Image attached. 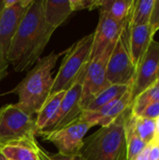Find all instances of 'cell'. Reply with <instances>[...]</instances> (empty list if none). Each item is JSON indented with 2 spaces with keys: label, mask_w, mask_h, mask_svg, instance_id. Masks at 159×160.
Returning a JSON list of instances; mask_svg holds the SVG:
<instances>
[{
  "label": "cell",
  "mask_w": 159,
  "mask_h": 160,
  "mask_svg": "<svg viewBox=\"0 0 159 160\" xmlns=\"http://www.w3.org/2000/svg\"><path fill=\"white\" fill-rule=\"evenodd\" d=\"M54 31L44 18L42 0H33L11 41L8 64L17 72L30 69L40 58Z\"/></svg>",
  "instance_id": "1"
},
{
  "label": "cell",
  "mask_w": 159,
  "mask_h": 160,
  "mask_svg": "<svg viewBox=\"0 0 159 160\" xmlns=\"http://www.w3.org/2000/svg\"><path fill=\"white\" fill-rule=\"evenodd\" d=\"M62 54L64 52L61 53L52 52L39 58L29 69L26 76L13 88L10 93L18 96V101L15 105L19 109L30 115L37 112L51 94L53 83L52 71Z\"/></svg>",
  "instance_id": "2"
},
{
  "label": "cell",
  "mask_w": 159,
  "mask_h": 160,
  "mask_svg": "<svg viewBox=\"0 0 159 160\" xmlns=\"http://www.w3.org/2000/svg\"><path fill=\"white\" fill-rule=\"evenodd\" d=\"M131 106L112 123L83 140L81 155L86 160H118L126 150L125 125Z\"/></svg>",
  "instance_id": "3"
},
{
  "label": "cell",
  "mask_w": 159,
  "mask_h": 160,
  "mask_svg": "<svg viewBox=\"0 0 159 160\" xmlns=\"http://www.w3.org/2000/svg\"><path fill=\"white\" fill-rule=\"evenodd\" d=\"M93 33L82 37L64 52L60 68L53 77L51 94L67 91L76 82L82 81L83 72L90 61Z\"/></svg>",
  "instance_id": "4"
},
{
  "label": "cell",
  "mask_w": 159,
  "mask_h": 160,
  "mask_svg": "<svg viewBox=\"0 0 159 160\" xmlns=\"http://www.w3.org/2000/svg\"><path fill=\"white\" fill-rule=\"evenodd\" d=\"M129 29L130 14L124 22L107 64V80L110 84L130 85L134 81L136 68L129 52Z\"/></svg>",
  "instance_id": "5"
},
{
  "label": "cell",
  "mask_w": 159,
  "mask_h": 160,
  "mask_svg": "<svg viewBox=\"0 0 159 160\" xmlns=\"http://www.w3.org/2000/svg\"><path fill=\"white\" fill-rule=\"evenodd\" d=\"M0 109V146L36 137L37 129L33 115L15 104H7Z\"/></svg>",
  "instance_id": "6"
},
{
  "label": "cell",
  "mask_w": 159,
  "mask_h": 160,
  "mask_svg": "<svg viewBox=\"0 0 159 160\" xmlns=\"http://www.w3.org/2000/svg\"><path fill=\"white\" fill-rule=\"evenodd\" d=\"M115 42L110 45L102 53L90 60L83 72L81 98L82 110L95 96L111 85L107 80V64Z\"/></svg>",
  "instance_id": "7"
},
{
  "label": "cell",
  "mask_w": 159,
  "mask_h": 160,
  "mask_svg": "<svg viewBox=\"0 0 159 160\" xmlns=\"http://www.w3.org/2000/svg\"><path fill=\"white\" fill-rule=\"evenodd\" d=\"M92 128L93 126L91 124L78 119L55 132L42 134L39 136L52 142L58 150V154L64 156H74L81 154L84 136Z\"/></svg>",
  "instance_id": "8"
},
{
  "label": "cell",
  "mask_w": 159,
  "mask_h": 160,
  "mask_svg": "<svg viewBox=\"0 0 159 160\" xmlns=\"http://www.w3.org/2000/svg\"><path fill=\"white\" fill-rule=\"evenodd\" d=\"M81 98L82 81H78L66 91L58 112L52 118V120L44 129L38 131L37 135L39 136L42 134L55 132L78 120L82 113Z\"/></svg>",
  "instance_id": "9"
},
{
  "label": "cell",
  "mask_w": 159,
  "mask_h": 160,
  "mask_svg": "<svg viewBox=\"0 0 159 160\" xmlns=\"http://www.w3.org/2000/svg\"><path fill=\"white\" fill-rule=\"evenodd\" d=\"M33 0H4L0 13V49L7 59L11 41Z\"/></svg>",
  "instance_id": "10"
},
{
  "label": "cell",
  "mask_w": 159,
  "mask_h": 160,
  "mask_svg": "<svg viewBox=\"0 0 159 160\" xmlns=\"http://www.w3.org/2000/svg\"><path fill=\"white\" fill-rule=\"evenodd\" d=\"M158 69L159 41L153 39L136 70V75L131 84L132 99L137 98L157 82Z\"/></svg>",
  "instance_id": "11"
},
{
  "label": "cell",
  "mask_w": 159,
  "mask_h": 160,
  "mask_svg": "<svg viewBox=\"0 0 159 160\" xmlns=\"http://www.w3.org/2000/svg\"><path fill=\"white\" fill-rule=\"evenodd\" d=\"M132 93L130 88L121 97L106 104L99 110L92 112H84L80 116V120L91 124L93 127H105L112 123L132 104Z\"/></svg>",
  "instance_id": "12"
},
{
  "label": "cell",
  "mask_w": 159,
  "mask_h": 160,
  "mask_svg": "<svg viewBox=\"0 0 159 160\" xmlns=\"http://www.w3.org/2000/svg\"><path fill=\"white\" fill-rule=\"evenodd\" d=\"M124 22L115 21L107 14L99 11L98 22L95 32H93L90 60L102 53L110 45L117 40L122 31Z\"/></svg>",
  "instance_id": "13"
},
{
  "label": "cell",
  "mask_w": 159,
  "mask_h": 160,
  "mask_svg": "<svg viewBox=\"0 0 159 160\" xmlns=\"http://www.w3.org/2000/svg\"><path fill=\"white\" fill-rule=\"evenodd\" d=\"M154 34L149 24L131 26L129 29V52L132 63L137 70L150 42L154 39Z\"/></svg>",
  "instance_id": "14"
},
{
  "label": "cell",
  "mask_w": 159,
  "mask_h": 160,
  "mask_svg": "<svg viewBox=\"0 0 159 160\" xmlns=\"http://www.w3.org/2000/svg\"><path fill=\"white\" fill-rule=\"evenodd\" d=\"M42 7L46 22L55 30L74 12L70 0H42Z\"/></svg>",
  "instance_id": "15"
},
{
  "label": "cell",
  "mask_w": 159,
  "mask_h": 160,
  "mask_svg": "<svg viewBox=\"0 0 159 160\" xmlns=\"http://www.w3.org/2000/svg\"><path fill=\"white\" fill-rule=\"evenodd\" d=\"M36 137L0 146L2 154L8 160H38L33 142Z\"/></svg>",
  "instance_id": "16"
},
{
  "label": "cell",
  "mask_w": 159,
  "mask_h": 160,
  "mask_svg": "<svg viewBox=\"0 0 159 160\" xmlns=\"http://www.w3.org/2000/svg\"><path fill=\"white\" fill-rule=\"evenodd\" d=\"M65 93L66 91H61L50 95L43 105L40 107V109L37 111V112L36 113L37 117L35 119L37 132L44 129L55 116L63 100Z\"/></svg>",
  "instance_id": "17"
},
{
  "label": "cell",
  "mask_w": 159,
  "mask_h": 160,
  "mask_svg": "<svg viewBox=\"0 0 159 160\" xmlns=\"http://www.w3.org/2000/svg\"><path fill=\"white\" fill-rule=\"evenodd\" d=\"M130 85H124V84H111L106 89L98 93L95 96L90 102L83 108L82 112H92L99 110L106 104L112 102V100L118 98L122 95H124L129 88Z\"/></svg>",
  "instance_id": "18"
},
{
  "label": "cell",
  "mask_w": 159,
  "mask_h": 160,
  "mask_svg": "<svg viewBox=\"0 0 159 160\" xmlns=\"http://www.w3.org/2000/svg\"><path fill=\"white\" fill-rule=\"evenodd\" d=\"M135 0H100L99 11L112 19L124 22L130 14Z\"/></svg>",
  "instance_id": "19"
},
{
  "label": "cell",
  "mask_w": 159,
  "mask_h": 160,
  "mask_svg": "<svg viewBox=\"0 0 159 160\" xmlns=\"http://www.w3.org/2000/svg\"><path fill=\"white\" fill-rule=\"evenodd\" d=\"M125 135H126V149H127V159L134 160L136 157L147 146L140 137L137 135L131 116V111L127 117L125 125Z\"/></svg>",
  "instance_id": "20"
},
{
  "label": "cell",
  "mask_w": 159,
  "mask_h": 160,
  "mask_svg": "<svg viewBox=\"0 0 159 160\" xmlns=\"http://www.w3.org/2000/svg\"><path fill=\"white\" fill-rule=\"evenodd\" d=\"M154 3L155 0L134 1L130 12V25L138 26V25L149 24Z\"/></svg>",
  "instance_id": "21"
},
{
  "label": "cell",
  "mask_w": 159,
  "mask_h": 160,
  "mask_svg": "<svg viewBox=\"0 0 159 160\" xmlns=\"http://www.w3.org/2000/svg\"><path fill=\"white\" fill-rule=\"evenodd\" d=\"M132 122L134 126V129L140 139L149 144L156 137L157 133V120H152L141 116H135L132 114Z\"/></svg>",
  "instance_id": "22"
},
{
  "label": "cell",
  "mask_w": 159,
  "mask_h": 160,
  "mask_svg": "<svg viewBox=\"0 0 159 160\" xmlns=\"http://www.w3.org/2000/svg\"><path fill=\"white\" fill-rule=\"evenodd\" d=\"M73 11L88 9L92 10L99 8L100 0H70Z\"/></svg>",
  "instance_id": "23"
},
{
  "label": "cell",
  "mask_w": 159,
  "mask_h": 160,
  "mask_svg": "<svg viewBox=\"0 0 159 160\" xmlns=\"http://www.w3.org/2000/svg\"><path fill=\"white\" fill-rule=\"evenodd\" d=\"M138 116L152 120H157L159 118V101H154L147 105Z\"/></svg>",
  "instance_id": "24"
},
{
  "label": "cell",
  "mask_w": 159,
  "mask_h": 160,
  "mask_svg": "<svg viewBox=\"0 0 159 160\" xmlns=\"http://www.w3.org/2000/svg\"><path fill=\"white\" fill-rule=\"evenodd\" d=\"M149 25L154 35L157 32V30H159V0H155L150 16Z\"/></svg>",
  "instance_id": "25"
},
{
  "label": "cell",
  "mask_w": 159,
  "mask_h": 160,
  "mask_svg": "<svg viewBox=\"0 0 159 160\" xmlns=\"http://www.w3.org/2000/svg\"><path fill=\"white\" fill-rule=\"evenodd\" d=\"M8 61L3 52L0 49V82L3 81L6 76L7 75V68H8Z\"/></svg>",
  "instance_id": "26"
},
{
  "label": "cell",
  "mask_w": 159,
  "mask_h": 160,
  "mask_svg": "<svg viewBox=\"0 0 159 160\" xmlns=\"http://www.w3.org/2000/svg\"><path fill=\"white\" fill-rule=\"evenodd\" d=\"M33 145H34V148L37 152V158L38 160H52L50 156H49V152H47L37 142V140L35 139L34 142H33Z\"/></svg>",
  "instance_id": "27"
},
{
  "label": "cell",
  "mask_w": 159,
  "mask_h": 160,
  "mask_svg": "<svg viewBox=\"0 0 159 160\" xmlns=\"http://www.w3.org/2000/svg\"><path fill=\"white\" fill-rule=\"evenodd\" d=\"M49 156L52 160H86L81 154L80 155H74V156H64L61 154H51L49 153Z\"/></svg>",
  "instance_id": "28"
},
{
  "label": "cell",
  "mask_w": 159,
  "mask_h": 160,
  "mask_svg": "<svg viewBox=\"0 0 159 160\" xmlns=\"http://www.w3.org/2000/svg\"><path fill=\"white\" fill-rule=\"evenodd\" d=\"M150 152H149V160H159V147L153 140L150 143Z\"/></svg>",
  "instance_id": "29"
},
{
  "label": "cell",
  "mask_w": 159,
  "mask_h": 160,
  "mask_svg": "<svg viewBox=\"0 0 159 160\" xmlns=\"http://www.w3.org/2000/svg\"><path fill=\"white\" fill-rule=\"evenodd\" d=\"M149 152H150V146L147 144V146L136 157L134 160H149Z\"/></svg>",
  "instance_id": "30"
},
{
  "label": "cell",
  "mask_w": 159,
  "mask_h": 160,
  "mask_svg": "<svg viewBox=\"0 0 159 160\" xmlns=\"http://www.w3.org/2000/svg\"><path fill=\"white\" fill-rule=\"evenodd\" d=\"M118 160H127V149L122 153V155L120 156V158H119Z\"/></svg>",
  "instance_id": "31"
},
{
  "label": "cell",
  "mask_w": 159,
  "mask_h": 160,
  "mask_svg": "<svg viewBox=\"0 0 159 160\" xmlns=\"http://www.w3.org/2000/svg\"><path fill=\"white\" fill-rule=\"evenodd\" d=\"M154 101H159V89L157 90V92L156 93L155 97H154Z\"/></svg>",
  "instance_id": "32"
},
{
  "label": "cell",
  "mask_w": 159,
  "mask_h": 160,
  "mask_svg": "<svg viewBox=\"0 0 159 160\" xmlns=\"http://www.w3.org/2000/svg\"><path fill=\"white\" fill-rule=\"evenodd\" d=\"M156 136H159V118L157 120V133Z\"/></svg>",
  "instance_id": "33"
},
{
  "label": "cell",
  "mask_w": 159,
  "mask_h": 160,
  "mask_svg": "<svg viewBox=\"0 0 159 160\" xmlns=\"http://www.w3.org/2000/svg\"><path fill=\"white\" fill-rule=\"evenodd\" d=\"M3 8H4V0H0V13Z\"/></svg>",
  "instance_id": "34"
},
{
  "label": "cell",
  "mask_w": 159,
  "mask_h": 160,
  "mask_svg": "<svg viewBox=\"0 0 159 160\" xmlns=\"http://www.w3.org/2000/svg\"><path fill=\"white\" fill-rule=\"evenodd\" d=\"M0 160H8L3 154H2V152H1V150H0Z\"/></svg>",
  "instance_id": "35"
},
{
  "label": "cell",
  "mask_w": 159,
  "mask_h": 160,
  "mask_svg": "<svg viewBox=\"0 0 159 160\" xmlns=\"http://www.w3.org/2000/svg\"><path fill=\"white\" fill-rule=\"evenodd\" d=\"M154 141H155V142L158 145V147H159V136H156V137H155V139H154Z\"/></svg>",
  "instance_id": "36"
},
{
  "label": "cell",
  "mask_w": 159,
  "mask_h": 160,
  "mask_svg": "<svg viewBox=\"0 0 159 160\" xmlns=\"http://www.w3.org/2000/svg\"><path fill=\"white\" fill-rule=\"evenodd\" d=\"M157 79H159V69H158V74H157Z\"/></svg>",
  "instance_id": "37"
},
{
  "label": "cell",
  "mask_w": 159,
  "mask_h": 160,
  "mask_svg": "<svg viewBox=\"0 0 159 160\" xmlns=\"http://www.w3.org/2000/svg\"><path fill=\"white\" fill-rule=\"evenodd\" d=\"M0 111H1V109H0Z\"/></svg>",
  "instance_id": "38"
}]
</instances>
